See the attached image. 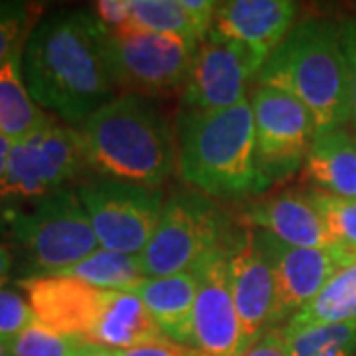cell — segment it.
<instances>
[{
    "label": "cell",
    "mask_w": 356,
    "mask_h": 356,
    "mask_svg": "<svg viewBox=\"0 0 356 356\" xmlns=\"http://www.w3.org/2000/svg\"><path fill=\"white\" fill-rule=\"evenodd\" d=\"M107 28L91 10H62L32 28L22 51V76L32 99L67 123H86L113 99Z\"/></svg>",
    "instance_id": "cell-1"
},
{
    "label": "cell",
    "mask_w": 356,
    "mask_h": 356,
    "mask_svg": "<svg viewBox=\"0 0 356 356\" xmlns=\"http://www.w3.org/2000/svg\"><path fill=\"white\" fill-rule=\"evenodd\" d=\"M243 222L295 248H334L311 192L287 191L266 198L245 210Z\"/></svg>",
    "instance_id": "cell-17"
},
{
    "label": "cell",
    "mask_w": 356,
    "mask_h": 356,
    "mask_svg": "<svg viewBox=\"0 0 356 356\" xmlns=\"http://www.w3.org/2000/svg\"><path fill=\"white\" fill-rule=\"evenodd\" d=\"M91 343L79 337L62 334L34 321L8 344L10 356H79Z\"/></svg>",
    "instance_id": "cell-26"
},
{
    "label": "cell",
    "mask_w": 356,
    "mask_h": 356,
    "mask_svg": "<svg viewBox=\"0 0 356 356\" xmlns=\"http://www.w3.org/2000/svg\"><path fill=\"white\" fill-rule=\"evenodd\" d=\"M277 285V318L297 315L329 281L356 259L337 248H295L254 229Z\"/></svg>",
    "instance_id": "cell-13"
},
{
    "label": "cell",
    "mask_w": 356,
    "mask_h": 356,
    "mask_svg": "<svg viewBox=\"0 0 356 356\" xmlns=\"http://www.w3.org/2000/svg\"><path fill=\"white\" fill-rule=\"evenodd\" d=\"M34 8L26 2L0 0V65L18 58L22 40L30 36Z\"/></svg>",
    "instance_id": "cell-28"
},
{
    "label": "cell",
    "mask_w": 356,
    "mask_h": 356,
    "mask_svg": "<svg viewBox=\"0 0 356 356\" xmlns=\"http://www.w3.org/2000/svg\"><path fill=\"white\" fill-rule=\"evenodd\" d=\"M79 356H117L115 350H109V348H103V346H97V344H91L86 353H81Z\"/></svg>",
    "instance_id": "cell-36"
},
{
    "label": "cell",
    "mask_w": 356,
    "mask_h": 356,
    "mask_svg": "<svg viewBox=\"0 0 356 356\" xmlns=\"http://www.w3.org/2000/svg\"><path fill=\"white\" fill-rule=\"evenodd\" d=\"M353 321H356V261L343 267L297 315L289 318V325H344Z\"/></svg>",
    "instance_id": "cell-23"
},
{
    "label": "cell",
    "mask_w": 356,
    "mask_h": 356,
    "mask_svg": "<svg viewBox=\"0 0 356 356\" xmlns=\"http://www.w3.org/2000/svg\"><path fill=\"white\" fill-rule=\"evenodd\" d=\"M240 356H291L285 339V327H273L261 334Z\"/></svg>",
    "instance_id": "cell-32"
},
{
    "label": "cell",
    "mask_w": 356,
    "mask_h": 356,
    "mask_svg": "<svg viewBox=\"0 0 356 356\" xmlns=\"http://www.w3.org/2000/svg\"><path fill=\"white\" fill-rule=\"evenodd\" d=\"M224 240V216L212 200L192 192L172 194L149 245L140 252L145 277H166L196 267Z\"/></svg>",
    "instance_id": "cell-7"
},
{
    "label": "cell",
    "mask_w": 356,
    "mask_h": 356,
    "mask_svg": "<svg viewBox=\"0 0 356 356\" xmlns=\"http://www.w3.org/2000/svg\"><path fill=\"white\" fill-rule=\"evenodd\" d=\"M307 178L339 198H356V139L344 129L317 133L305 159Z\"/></svg>",
    "instance_id": "cell-20"
},
{
    "label": "cell",
    "mask_w": 356,
    "mask_h": 356,
    "mask_svg": "<svg viewBox=\"0 0 356 356\" xmlns=\"http://www.w3.org/2000/svg\"><path fill=\"white\" fill-rule=\"evenodd\" d=\"M291 356H356V321L344 325H285Z\"/></svg>",
    "instance_id": "cell-25"
},
{
    "label": "cell",
    "mask_w": 356,
    "mask_h": 356,
    "mask_svg": "<svg viewBox=\"0 0 356 356\" xmlns=\"http://www.w3.org/2000/svg\"><path fill=\"white\" fill-rule=\"evenodd\" d=\"M58 275L76 277L105 291H131L140 281L147 280L140 255L119 254L103 248L76 266L58 271Z\"/></svg>",
    "instance_id": "cell-24"
},
{
    "label": "cell",
    "mask_w": 356,
    "mask_h": 356,
    "mask_svg": "<svg viewBox=\"0 0 356 356\" xmlns=\"http://www.w3.org/2000/svg\"><path fill=\"white\" fill-rule=\"evenodd\" d=\"M50 119L40 111L38 103L32 99L22 76V60L13 58L0 65V135L16 143L42 127Z\"/></svg>",
    "instance_id": "cell-22"
},
{
    "label": "cell",
    "mask_w": 356,
    "mask_h": 356,
    "mask_svg": "<svg viewBox=\"0 0 356 356\" xmlns=\"http://www.w3.org/2000/svg\"><path fill=\"white\" fill-rule=\"evenodd\" d=\"M13 252H10L6 245H0V285H4V281L8 280L10 269H13Z\"/></svg>",
    "instance_id": "cell-34"
},
{
    "label": "cell",
    "mask_w": 356,
    "mask_h": 356,
    "mask_svg": "<svg viewBox=\"0 0 356 356\" xmlns=\"http://www.w3.org/2000/svg\"><path fill=\"white\" fill-rule=\"evenodd\" d=\"M140 301L149 309L168 341L192 346V318L198 293V267L166 277H151L133 287Z\"/></svg>",
    "instance_id": "cell-18"
},
{
    "label": "cell",
    "mask_w": 356,
    "mask_h": 356,
    "mask_svg": "<svg viewBox=\"0 0 356 356\" xmlns=\"http://www.w3.org/2000/svg\"><path fill=\"white\" fill-rule=\"evenodd\" d=\"M13 151V140L4 135H0V182L6 177V168H8V159Z\"/></svg>",
    "instance_id": "cell-35"
},
{
    "label": "cell",
    "mask_w": 356,
    "mask_h": 356,
    "mask_svg": "<svg viewBox=\"0 0 356 356\" xmlns=\"http://www.w3.org/2000/svg\"><path fill=\"white\" fill-rule=\"evenodd\" d=\"M196 267L198 293L192 318V348L202 356H240L248 344L229 287L226 243L206 255Z\"/></svg>",
    "instance_id": "cell-12"
},
{
    "label": "cell",
    "mask_w": 356,
    "mask_h": 356,
    "mask_svg": "<svg viewBox=\"0 0 356 356\" xmlns=\"http://www.w3.org/2000/svg\"><path fill=\"white\" fill-rule=\"evenodd\" d=\"M0 356H10V353H8V344L2 343V341H0Z\"/></svg>",
    "instance_id": "cell-37"
},
{
    "label": "cell",
    "mask_w": 356,
    "mask_h": 356,
    "mask_svg": "<svg viewBox=\"0 0 356 356\" xmlns=\"http://www.w3.org/2000/svg\"><path fill=\"white\" fill-rule=\"evenodd\" d=\"M18 287L24 291L38 323L86 341L107 297L105 289L58 273H34L18 281Z\"/></svg>",
    "instance_id": "cell-15"
},
{
    "label": "cell",
    "mask_w": 356,
    "mask_h": 356,
    "mask_svg": "<svg viewBox=\"0 0 356 356\" xmlns=\"http://www.w3.org/2000/svg\"><path fill=\"white\" fill-rule=\"evenodd\" d=\"M252 109L257 166L269 186L305 165L317 125L305 105L283 89L259 86Z\"/></svg>",
    "instance_id": "cell-10"
},
{
    "label": "cell",
    "mask_w": 356,
    "mask_h": 356,
    "mask_svg": "<svg viewBox=\"0 0 356 356\" xmlns=\"http://www.w3.org/2000/svg\"><path fill=\"white\" fill-rule=\"evenodd\" d=\"M77 196L88 212L99 248L129 255H140L149 245L166 202L161 188L113 178L79 184Z\"/></svg>",
    "instance_id": "cell-8"
},
{
    "label": "cell",
    "mask_w": 356,
    "mask_h": 356,
    "mask_svg": "<svg viewBox=\"0 0 356 356\" xmlns=\"http://www.w3.org/2000/svg\"><path fill=\"white\" fill-rule=\"evenodd\" d=\"M257 83L297 97L313 115L317 133L343 129L353 111L341 24L329 18H307L293 26L259 70Z\"/></svg>",
    "instance_id": "cell-2"
},
{
    "label": "cell",
    "mask_w": 356,
    "mask_h": 356,
    "mask_svg": "<svg viewBox=\"0 0 356 356\" xmlns=\"http://www.w3.org/2000/svg\"><path fill=\"white\" fill-rule=\"evenodd\" d=\"M166 339L135 291H107L88 341L109 350H127Z\"/></svg>",
    "instance_id": "cell-19"
},
{
    "label": "cell",
    "mask_w": 356,
    "mask_h": 356,
    "mask_svg": "<svg viewBox=\"0 0 356 356\" xmlns=\"http://www.w3.org/2000/svg\"><path fill=\"white\" fill-rule=\"evenodd\" d=\"M264 64L248 48L208 32L196 46L182 99L191 111H220L245 99Z\"/></svg>",
    "instance_id": "cell-11"
},
{
    "label": "cell",
    "mask_w": 356,
    "mask_h": 356,
    "mask_svg": "<svg viewBox=\"0 0 356 356\" xmlns=\"http://www.w3.org/2000/svg\"><path fill=\"white\" fill-rule=\"evenodd\" d=\"M115 353H117V356H202L196 348L172 343L168 339L156 341V343L140 344V346L127 348V350H115Z\"/></svg>",
    "instance_id": "cell-33"
},
{
    "label": "cell",
    "mask_w": 356,
    "mask_h": 356,
    "mask_svg": "<svg viewBox=\"0 0 356 356\" xmlns=\"http://www.w3.org/2000/svg\"><path fill=\"white\" fill-rule=\"evenodd\" d=\"M95 18L107 30H121L133 26L131 20V0H99L93 4Z\"/></svg>",
    "instance_id": "cell-31"
},
{
    "label": "cell",
    "mask_w": 356,
    "mask_h": 356,
    "mask_svg": "<svg viewBox=\"0 0 356 356\" xmlns=\"http://www.w3.org/2000/svg\"><path fill=\"white\" fill-rule=\"evenodd\" d=\"M198 42L135 26L107 30L105 48L115 86L133 95L161 97L182 91Z\"/></svg>",
    "instance_id": "cell-5"
},
{
    "label": "cell",
    "mask_w": 356,
    "mask_h": 356,
    "mask_svg": "<svg viewBox=\"0 0 356 356\" xmlns=\"http://www.w3.org/2000/svg\"><path fill=\"white\" fill-rule=\"evenodd\" d=\"M341 24V42H343L346 72H348V95H350V111L356 123V16L339 20Z\"/></svg>",
    "instance_id": "cell-30"
},
{
    "label": "cell",
    "mask_w": 356,
    "mask_h": 356,
    "mask_svg": "<svg viewBox=\"0 0 356 356\" xmlns=\"http://www.w3.org/2000/svg\"><path fill=\"white\" fill-rule=\"evenodd\" d=\"M297 4L291 0H229L218 2L212 32L240 44L266 64L291 32Z\"/></svg>",
    "instance_id": "cell-16"
},
{
    "label": "cell",
    "mask_w": 356,
    "mask_h": 356,
    "mask_svg": "<svg viewBox=\"0 0 356 356\" xmlns=\"http://www.w3.org/2000/svg\"><path fill=\"white\" fill-rule=\"evenodd\" d=\"M218 2L212 0H131L135 28L200 42L212 30Z\"/></svg>",
    "instance_id": "cell-21"
},
{
    "label": "cell",
    "mask_w": 356,
    "mask_h": 356,
    "mask_svg": "<svg viewBox=\"0 0 356 356\" xmlns=\"http://www.w3.org/2000/svg\"><path fill=\"white\" fill-rule=\"evenodd\" d=\"M36 321L26 295L0 285V341L10 344Z\"/></svg>",
    "instance_id": "cell-29"
},
{
    "label": "cell",
    "mask_w": 356,
    "mask_h": 356,
    "mask_svg": "<svg viewBox=\"0 0 356 356\" xmlns=\"http://www.w3.org/2000/svg\"><path fill=\"white\" fill-rule=\"evenodd\" d=\"M226 255L232 297L250 346L280 323L275 275L254 229H245L226 242Z\"/></svg>",
    "instance_id": "cell-14"
},
{
    "label": "cell",
    "mask_w": 356,
    "mask_h": 356,
    "mask_svg": "<svg viewBox=\"0 0 356 356\" xmlns=\"http://www.w3.org/2000/svg\"><path fill=\"white\" fill-rule=\"evenodd\" d=\"M16 242L40 273H58L99 250L97 236L77 192H54L13 220Z\"/></svg>",
    "instance_id": "cell-6"
},
{
    "label": "cell",
    "mask_w": 356,
    "mask_h": 356,
    "mask_svg": "<svg viewBox=\"0 0 356 356\" xmlns=\"http://www.w3.org/2000/svg\"><path fill=\"white\" fill-rule=\"evenodd\" d=\"M86 163L79 131L50 121L46 127L13 143L0 200H34L62 191Z\"/></svg>",
    "instance_id": "cell-9"
},
{
    "label": "cell",
    "mask_w": 356,
    "mask_h": 356,
    "mask_svg": "<svg viewBox=\"0 0 356 356\" xmlns=\"http://www.w3.org/2000/svg\"><path fill=\"white\" fill-rule=\"evenodd\" d=\"M79 135L86 163L107 178L159 188L172 172L170 129L147 97H113L81 125Z\"/></svg>",
    "instance_id": "cell-3"
},
{
    "label": "cell",
    "mask_w": 356,
    "mask_h": 356,
    "mask_svg": "<svg viewBox=\"0 0 356 356\" xmlns=\"http://www.w3.org/2000/svg\"><path fill=\"white\" fill-rule=\"evenodd\" d=\"M311 198L323 214L332 245L356 259V198H339L321 191L311 192Z\"/></svg>",
    "instance_id": "cell-27"
},
{
    "label": "cell",
    "mask_w": 356,
    "mask_h": 356,
    "mask_svg": "<svg viewBox=\"0 0 356 356\" xmlns=\"http://www.w3.org/2000/svg\"><path fill=\"white\" fill-rule=\"evenodd\" d=\"M178 170L210 196H243L267 188L257 166L252 103L242 99L228 109L182 115Z\"/></svg>",
    "instance_id": "cell-4"
}]
</instances>
